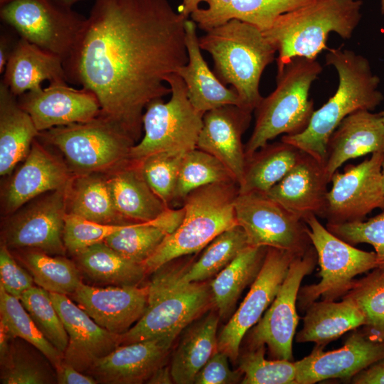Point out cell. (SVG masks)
<instances>
[{
    "mask_svg": "<svg viewBox=\"0 0 384 384\" xmlns=\"http://www.w3.org/2000/svg\"><path fill=\"white\" fill-rule=\"evenodd\" d=\"M187 19L169 0H95L63 63L67 81L92 91L100 114L136 142L144 110L171 94L166 78L188 62Z\"/></svg>",
    "mask_w": 384,
    "mask_h": 384,
    "instance_id": "1",
    "label": "cell"
},
{
    "mask_svg": "<svg viewBox=\"0 0 384 384\" xmlns=\"http://www.w3.org/2000/svg\"><path fill=\"white\" fill-rule=\"evenodd\" d=\"M326 64L338 75L335 94L314 110L307 127L294 135H283L290 144L325 163L328 140L340 122L360 110L372 111L383 100L378 90L380 78L373 74L369 60L351 50L329 48Z\"/></svg>",
    "mask_w": 384,
    "mask_h": 384,
    "instance_id": "2",
    "label": "cell"
},
{
    "mask_svg": "<svg viewBox=\"0 0 384 384\" xmlns=\"http://www.w3.org/2000/svg\"><path fill=\"white\" fill-rule=\"evenodd\" d=\"M199 45L211 55L218 79L232 85L243 108L255 110L263 97L259 90L262 74L277 52L263 31L231 19L206 31L199 38Z\"/></svg>",
    "mask_w": 384,
    "mask_h": 384,
    "instance_id": "3",
    "label": "cell"
},
{
    "mask_svg": "<svg viewBox=\"0 0 384 384\" xmlns=\"http://www.w3.org/2000/svg\"><path fill=\"white\" fill-rule=\"evenodd\" d=\"M361 0H314L280 15L263 31L278 53L277 70L295 57L316 59L331 32L349 39L361 18Z\"/></svg>",
    "mask_w": 384,
    "mask_h": 384,
    "instance_id": "4",
    "label": "cell"
},
{
    "mask_svg": "<svg viewBox=\"0 0 384 384\" xmlns=\"http://www.w3.org/2000/svg\"><path fill=\"white\" fill-rule=\"evenodd\" d=\"M238 193L235 181L208 184L191 191L182 202L184 216L180 225L142 264L146 274L177 258L198 252L218 235L238 225L234 203Z\"/></svg>",
    "mask_w": 384,
    "mask_h": 384,
    "instance_id": "5",
    "label": "cell"
},
{
    "mask_svg": "<svg viewBox=\"0 0 384 384\" xmlns=\"http://www.w3.org/2000/svg\"><path fill=\"white\" fill-rule=\"evenodd\" d=\"M322 70L316 59L302 57L277 70L275 89L255 109V127L245 144L246 158L277 136L297 134L307 127L314 112L309 90Z\"/></svg>",
    "mask_w": 384,
    "mask_h": 384,
    "instance_id": "6",
    "label": "cell"
},
{
    "mask_svg": "<svg viewBox=\"0 0 384 384\" xmlns=\"http://www.w3.org/2000/svg\"><path fill=\"white\" fill-rule=\"evenodd\" d=\"M148 284L146 309L139 320L119 336V345L151 339L173 343L188 324L213 305L209 284L179 283L171 270L154 272Z\"/></svg>",
    "mask_w": 384,
    "mask_h": 384,
    "instance_id": "7",
    "label": "cell"
},
{
    "mask_svg": "<svg viewBox=\"0 0 384 384\" xmlns=\"http://www.w3.org/2000/svg\"><path fill=\"white\" fill-rule=\"evenodd\" d=\"M38 137L63 154L74 175L116 169L130 160L135 142L119 126L100 114L85 122L41 132Z\"/></svg>",
    "mask_w": 384,
    "mask_h": 384,
    "instance_id": "8",
    "label": "cell"
},
{
    "mask_svg": "<svg viewBox=\"0 0 384 384\" xmlns=\"http://www.w3.org/2000/svg\"><path fill=\"white\" fill-rule=\"evenodd\" d=\"M171 88V98L150 102L142 117L144 134L130 151L129 159L139 162L158 152L184 155L196 148L203 114L190 102L182 78L171 73L166 78Z\"/></svg>",
    "mask_w": 384,
    "mask_h": 384,
    "instance_id": "9",
    "label": "cell"
},
{
    "mask_svg": "<svg viewBox=\"0 0 384 384\" xmlns=\"http://www.w3.org/2000/svg\"><path fill=\"white\" fill-rule=\"evenodd\" d=\"M311 245L318 256L321 280L301 287L297 296L298 307L306 311L319 298L336 301L350 289L354 278L380 267L375 252H366L342 240L311 216L304 220Z\"/></svg>",
    "mask_w": 384,
    "mask_h": 384,
    "instance_id": "10",
    "label": "cell"
},
{
    "mask_svg": "<svg viewBox=\"0 0 384 384\" xmlns=\"http://www.w3.org/2000/svg\"><path fill=\"white\" fill-rule=\"evenodd\" d=\"M0 17L21 38L58 56L63 63L87 18L55 0H11L1 5Z\"/></svg>",
    "mask_w": 384,
    "mask_h": 384,
    "instance_id": "11",
    "label": "cell"
},
{
    "mask_svg": "<svg viewBox=\"0 0 384 384\" xmlns=\"http://www.w3.org/2000/svg\"><path fill=\"white\" fill-rule=\"evenodd\" d=\"M237 223L250 246L274 247L302 256L312 245L304 220L260 192L238 193Z\"/></svg>",
    "mask_w": 384,
    "mask_h": 384,
    "instance_id": "12",
    "label": "cell"
},
{
    "mask_svg": "<svg viewBox=\"0 0 384 384\" xmlns=\"http://www.w3.org/2000/svg\"><path fill=\"white\" fill-rule=\"evenodd\" d=\"M318 264L311 245L302 256L292 261L287 274L274 299L259 321L251 328L248 346L265 345L273 359L293 360L292 342L299 321L297 302L303 278Z\"/></svg>",
    "mask_w": 384,
    "mask_h": 384,
    "instance_id": "13",
    "label": "cell"
},
{
    "mask_svg": "<svg viewBox=\"0 0 384 384\" xmlns=\"http://www.w3.org/2000/svg\"><path fill=\"white\" fill-rule=\"evenodd\" d=\"M383 152L373 153L359 164L346 166L343 173L333 174L323 215L327 223L361 221L375 208L384 210Z\"/></svg>",
    "mask_w": 384,
    "mask_h": 384,
    "instance_id": "14",
    "label": "cell"
},
{
    "mask_svg": "<svg viewBox=\"0 0 384 384\" xmlns=\"http://www.w3.org/2000/svg\"><path fill=\"white\" fill-rule=\"evenodd\" d=\"M295 257L290 252L267 247L262 267L250 291L218 336V351L233 361L238 358L243 337L274 299Z\"/></svg>",
    "mask_w": 384,
    "mask_h": 384,
    "instance_id": "15",
    "label": "cell"
},
{
    "mask_svg": "<svg viewBox=\"0 0 384 384\" xmlns=\"http://www.w3.org/2000/svg\"><path fill=\"white\" fill-rule=\"evenodd\" d=\"M68 186L50 191L14 212L4 223L3 242L8 247L34 248L63 255L66 251L63 229Z\"/></svg>",
    "mask_w": 384,
    "mask_h": 384,
    "instance_id": "16",
    "label": "cell"
},
{
    "mask_svg": "<svg viewBox=\"0 0 384 384\" xmlns=\"http://www.w3.org/2000/svg\"><path fill=\"white\" fill-rule=\"evenodd\" d=\"M316 346L311 353L296 361L297 384H314L339 378L350 381L361 370L384 359V341L373 339L362 330L354 331L338 349L324 351Z\"/></svg>",
    "mask_w": 384,
    "mask_h": 384,
    "instance_id": "17",
    "label": "cell"
},
{
    "mask_svg": "<svg viewBox=\"0 0 384 384\" xmlns=\"http://www.w3.org/2000/svg\"><path fill=\"white\" fill-rule=\"evenodd\" d=\"M66 81L50 82L18 97L20 106L41 132L49 129L90 121L100 113L96 95L85 87L75 89Z\"/></svg>",
    "mask_w": 384,
    "mask_h": 384,
    "instance_id": "18",
    "label": "cell"
},
{
    "mask_svg": "<svg viewBox=\"0 0 384 384\" xmlns=\"http://www.w3.org/2000/svg\"><path fill=\"white\" fill-rule=\"evenodd\" d=\"M148 294V284L99 287L82 282L72 296L98 325L120 336L142 316Z\"/></svg>",
    "mask_w": 384,
    "mask_h": 384,
    "instance_id": "19",
    "label": "cell"
},
{
    "mask_svg": "<svg viewBox=\"0 0 384 384\" xmlns=\"http://www.w3.org/2000/svg\"><path fill=\"white\" fill-rule=\"evenodd\" d=\"M49 294L68 335L63 361L87 373L96 361L119 346V335L98 325L67 295Z\"/></svg>",
    "mask_w": 384,
    "mask_h": 384,
    "instance_id": "20",
    "label": "cell"
},
{
    "mask_svg": "<svg viewBox=\"0 0 384 384\" xmlns=\"http://www.w3.org/2000/svg\"><path fill=\"white\" fill-rule=\"evenodd\" d=\"M252 112L234 105L206 112L196 148L218 159L241 183L246 164L242 136L248 128Z\"/></svg>",
    "mask_w": 384,
    "mask_h": 384,
    "instance_id": "21",
    "label": "cell"
},
{
    "mask_svg": "<svg viewBox=\"0 0 384 384\" xmlns=\"http://www.w3.org/2000/svg\"><path fill=\"white\" fill-rule=\"evenodd\" d=\"M330 182L324 164L302 151L292 169L266 194L304 221L323 218Z\"/></svg>",
    "mask_w": 384,
    "mask_h": 384,
    "instance_id": "22",
    "label": "cell"
},
{
    "mask_svg": "<svg viewBox=\"0 0 384 384\" xmlns=\"http://www.w3.org/2000/svg\"><path fill=\"white\" fill-rule=\"evenodd\" d=\"M67 165L50 153L36 139L19 169L4 193V209L14 213L31 200L63 188L74 175Z\"/></svg>",
    "mask_w": 384,
    "mask_h": 384,
    "instance_id": "23",
    "label": "cell"
},
{
    "mask_svg": "<svg viewBox=\"0 0 384 384\" xmlns=\"http://www.w3.org/2000/svg\"><path fill=\"white\" fill-rule=\"evenodd\" d=\"M172 343L151 339L119 345L96 361L87 371L98 383L139 384L146 382L164 361Z\"/></svg>",
    "mask_w": 384,
    "mask_h": 384,
    "instance_id": "24",
    "label": "cell"
},
{
    "mask_svg": "<svg viewBox=\"0 0 384 384\" xmlns=\"http://www.w3.org/2000/svg\"><path fill=\"white\" fill-rule=\"evenodd\" d=\"M196 29L197 25L193 20L186 21L185 44L188 60L176 71L185 83L190 102L203 114L228 105L242 107L235 89L227 87L210 70L202 55Z\"/></svg>",
    "mask_w": 384,
    "mask_h": 384,
    "instance_id": "25",
    "label": "cell"
},
{
    "mask_svg": "<svg viewBox=\"0 0 384 384\" xmlns=\"http://www.w3.org/2000/svg\"><path fill=\"white\" fill-rule=\"evenodd\" d=\"M384 151V122L379 113L360 110L346 116L331 134L324 163L330 178L346 161Z\"/></svg>",
    "mask_w": 384,
    "mask_h": 384,
    "instance_id": "26",
    "label": "cell"
},
{
    "mask_svg": "<svg viewBox=\"0 0 384 384\" xmlns=\"http://www.w3.org/2000/svg\"><path fill=\"white\" fill-rule=\"evenodd\" d=\"M314 0H210L206 9L191 14L197 26L208 31L231 19L250 23L261 31L270 28L282 14Z\"/></svg>",
    "mask_w": 384,
    "mask_h": 384,
    "instance_id": "27",
    "label": "cell"
},
{
    "mask_svg": "<svg viewBox=\"0 0 384 384\" xmlns=\"http://www.w3.org/2000/svg\"><path fill=\"white\" fill-rule=\"evenodd\" d=\"M107 178L116 210L129 223L152 220L170 208L151 190L137 161H128Z\"/></svg>",
    "mask_w": 384,
    "mask_h": 384,
    "instance_id": "28",
    "label": "cell"
},
{
    "mask_svg": "<svg viewBox=\"0 0 384 384\" xmlns=\"http://www.w3.org/2000/svg\"><path fill=\"white\" fill-rule=\"evenodd\" d=\"M44 80L68 82L63 60L20 37L6 63L1 81L18 97L41 87Z\"/></svg>",
    "mask_w": 384,
    "mask_h": 384,
    "instance_id": "29",
    "label": "cell"
},
{
    "mask_svg": "<svg viewBox=\"0 0 384 384\" xmlns=\"http://www.w3.org/2000/svg\"><path fill=\"white\" fill-rule=\"evenodd\" d=\"M303 327L296 334L297 343L314 342L325 346L347 331L363 326V313L352 300L342 297L341 302H314L306 309Z\"/></svg>",
    "mask_w": 384,
    "mask_h": 384,
    "instance_id": "30",
    "label": "cell"
},
{
    "mask_svg": "<svg viewBox=\"0 0 384 384\" xmlns=\"http://www.w3.org/2000/svg\"><path fill=\"white\" fill-rule=\"evenodd\" d=\"M40 132L16 96L0 82V174L5 176L24 159Z\"/></svg>",
    "mask_w": 384,
    "mask_h": 384,
    "instance_id": "31",
    "label": "cell"
},
{
    "mask_svg": "<svg viewBox=\"0 0 384 384\" xmlns=\"http://www.w3.org/2000/svg\"><path fill=\"white\" fill-rule=\"evenodd\" d=\"M184 208H168L156 218L147 222L122 225L104 242L123 257L143 264L158 249L166 237L180 225Z\"/></svg>",
    "mask_w": 384,
    "mask_h": 384,
    "instance_id": "32",
    "label": "cell"
},
{
    "mask_svg": "<svg viewBox=\"0 0 384 384\" xmlns=\"http://www.w3.org/2000/svg\"><path fill=\"white\" fill-rule=\"evenodd\" d=\"M66 211L67 213L102 224L131 223L116 210L107 178L102 173L73 176L67 188Z\"/></svg>",
    "mask_w": 384,
    "mask_h": 384,
    "instance_id": "33",
    "label": "cell"
},
{
    "mask_svg": "<svg viewBox=\"0 0 384 384\" xmlns=\"http://www.w3.org/2000/svg\"><path fill=\"white\" fill-rule=\"evenodd\" d=\"M267 247L247 246L209 284L213 305L221 318L234 309L242 291L257 277L266 255Z\"/></svg>",
    "mask_w": 384,
    "mask_h": 384,
    "instance_id": "34",
    "label": "cell"
},
{
    "mask_svg": "<svg viewBox=\"0 0 384 384\" xmlns=\"http://www.w3.org/2000/svg\"><path fill=\"white\" fill-rule=\"evenodd\" d=\"M219 319L218 314L211 312L184 335L173 353L171 363L175 383H193L198 372L218 351Z\"/></svg>",
    "mask_w": 384,
    "mask_h": 384,
    "instance_id": "35",
    "label": "cell"
},
{
    "mask_svg": "<svg viewBox=\"0 0 384 384\" xmlns=\"http://www.w3.org/2000/svg\"><path fill=\"white\" fill-rule=\"evenodd\" d=\"M302 151L284 142L267 143L246 158L239 193H267L292 169Z\"/></svg>",
    "mask_w": 384,
    "mask_h": 384,
    "instance_id": "36",
    "label": "cell"
},
{
    "mask_svg": "<svg viewBox=\"0 0 384 384\" xmlns=\"http://www.w3.org/2000/svg\"><path fill=\"white\" fill-rule=\"evenodd\" d=\"M75 257L82 271L98 283L139 286L146 274L142 264L123 257L104 241L87 247Z\"/></svg>",
    "mask_w": 384,
    "mask_h": 384,
    "instance_id": "37",
    "label": "cell"
},
{
    "mask_svg": "<svg viewBox=\"0 0 384 384\" xmlns=\"http://www.w3.org/2000/svg\"><path fill=\"white\" fill-rule=\"evenodd\" d=\"M247 246L245 231L236 225L214 238L197 261L181 270H171L172 275L179 283L205 282L217 275Z\"/></svg>",
    "mask_w": 384,
    "mask_h": 384,
    "instance_id": "38",
    "label": "cell"
},
{
    "mask_svg": "<svg viewBox=\"0 0 384 384\" xmlns=\"http://www.w3.org/2000/svg\"><path fill=\"white\" fill-rule=\"evenodd\" d=\"M0 326L11 338H20L37 348L55 369L64 355L55 348L38 329L20 299L0 286Z\"/></svg>",
    "mask_w": 384,
    "mask_h": 384,
    "instance_id": "39",
    "label": "cell"
},
{
    "mask_svg": "<svg viewBox=\"0 0 384 384\" xmlns=\"http://www.w3.org/2000/svg\"><path fill=\"white\" fill-rule=\"evenodd\" d=\"M62 256L37 250L24 252L22 258L38 287L48 292L72 295L82 283L80 272L73 262Z\"/></svg>",
    "mask_w": 384,
    "mask_h": 384,
    "instance_id": "40",
    "label": "cell"
},
{
    "mask_svg": "<svg viewBox=\"0 0 384 384\" xmlns=\"http://www.w3.org/2000/svg\"><path fill=\"white\" fill-rule=\"evenodd\" d=\"M235 181L229 170L215 156L197 148L181 159L173 202H183L193 190L216 183Z\"/></svg>",
    "mask_w": 384,
    "mask_h": 384,
    "instance_id": "41",
    "label": "cell"
},
{
    "mask_svg": "<svg viewBox=\"0 0 384 384\" xmlns=\"http://www.w3.org/2000/svg\"><path fill=\"white\" fill-rule=\"evenodd\" d=\"M343 297L355 302L363 313L362 331L373 339L384 341V271L375 268L354 279Z\"/></svg>",
    "mask_w": 384,
    "mask_h": 384,
    "instance_id": "42",
    "label": "cell"
},
{
    "mask_svg": "<svg viewBox=\"0 0 384 384\" xmlns=\"http://www.w3.org/2000/svg\"><path fill=\"white\" fill-rule=\"evenodd\" d=\"M265 345L248 346L238 356V369L242 373V384H297L296 362L267 360Z\"/></svg>",
    "mask_w": 384,
    "mask_h": 384,
    "instance_id": "43",
    "label": "cell"
},
{
    "mask_svg": "<svg viewBox=\"0 0 384 384\" xmlns=\"http://www.w3.org/2000/svg\"><path fill=\"white\" fill-rule=\"evenodd\" d=\"M20 301L46 338L64 355L68 335L49 292L33 286L23 293Z\"/></svg>",
    "mask_w": 384,
    "mask_h": 384,
    "instance_id": "44",
    "label": "cell"
},
{
    "mask_svg": "<svg viewBox=\"0 0 384 384\" xmlns=\"http://www.w3.org/2000/svg\"><path fill=\"white\" fill-rule=\"evenodd\" d=\"M183 156L158 152L138 162L142 175L151 190L169 207L174 201Z\"/></svg>",
    "mask_w": 384,
    "mask_h": 384,
    "instance_id": "45",
    "label": "cell"
},
{
    "mask_svg": "<svg viewBox=\"0 0 384 384\" xmlns=\"http://www.w3.org/2000/svg\"><path fill=\"white\" fill-rule=\"evenodd\" d=\"M326 228L334 235L352 245L359 243L371 245L380 262L378 269L384 271V210L367 221L327 223Z\"/></svg>",
    "mask_w": 384,
    "mask_h": 384,
    "instance_id": "46",
    "label": "cell"
},
{
    "mask_svg": "<svg viewBox=\"0 0 384 384\" xmlns=\"http://www.w3.org/2000/svg\"><path fill=\"white\" fill-rule=\"evenodd\" d=\"M122 225L98 223L66 213L63 229V242L66 251L76 255L87 247L104 241Z\"/></svg>",
    "mask_w": 384,
    "mask_h": 384,
    "instance_id": "47",
    "label": "cell"
},
{
    "mask_svg": "<svg viewBox=\"0 0 384 384\" xmlns=\"http://www.w3.org/2000/svg\"><path fill=\"white\" fill-rule=\"evenodd\" d=\"M1 361L2 384L51 383V377L36 361L20 353L10 345L7 355Z\"/></svg>",
    "mask_w": 384,
    "mask_h": 384,
    "instance_id": "48",
    "label": "cell"
},
{
    "mask_svg": "<svg viewBox=\"0 0 384 384\" xmlns=\"http://www.w3.org/2000/svg\"><path fill=\"white\" fill-rule=\"evenodd\" d=\"M4 242L0 247V286L9 294L20 299L32 287L34 280L14 260Z\"/></svg>",
    "mask_w": 384,
    "mask_h": 384,
    "instance_id": "49",
    "label": "cell"
},
{
    "mask_svg": "<svg viewBox=\"0 0 384 384\" xmlns=\"http://www.w3.org/2000/svg\"><path fill=\"white\" fill-rule=\"evenodd\" d=\"M229 357L218 351L196 374L195 384H232L238 383L242 373L238 369L231 370L228 364Z\"/></svg>",
    "mask_w": 384,
    "mask_h": 384,
    "instance_id": "50",
    "label": "cell"
},
{
    "mask_svg": "<svg viewBox=\"0 0 384 384\" xmlns=\"http://www.w3.org/2000/svg\"><path fill=\"white\" fill-rule=\"evenodd\" d=\"M57 383L60 384H96L98 381L91 375L75 369L64 361L55 368Z\"/></svg>",
    "mask_w": 384,
    "mask_h": 384,
    "instance_id": "51",
    "label": "cell"
},
{
    "mask_svg": "<svg viewBox=\"0 0 384 384\" xmlns=\"http://www.w3.org/2000/svg\"><path fill=\"white\" fill-rule=\"evenodd\" d=\"M350 381L353 384H384V359L361 370Z\"/></svg>",
    "mask_w": 384,
    "mask_h": 384,
    "instance_id": "52",
    "label": "cell"
},
{
    "mask_svg": "<svg viewBox=\"0 0 384 384\" xmlns=\"http://www.w3.org/2000/svg\"><path fill=\"white\" fill-rule=\"evenodd\" d=\"M16 41H14L9 34L1 33L0 37V73H4Z\"/></svg>",
    "mask_w": 384,
    "mask_h": 384,
    "instance_id": "53",
    "label": "cell"
},
{
    "mask_svg": "<svg viewBox=\"0 0 384 384\" xmlns=\"http://www.w3.org/2000/svg\"><path fill=\"white\" fill-rule=\"evenodd\" d=\"M149 384H171L174 383L171 368L163 365L158 368L146 382Z\"/></svg>",
    "mask_w": 384,
    "mask_h": 384,
    "instance_id": "54",
    "label": "cell"
},
{
    "mask_svg": "<svg viewBox=\"0 0 384 384\" xmlns=\"http://www.w3.org/2000/svg\"><path fill=\"white\" fill-rule=\"evenodd\" d=\"M210 0H183L181 11H179L186 18L199 9L200 3L205 1L207 4Z\"/></svg>",
    "mask_w": 384,
    "mask_h": 384,
    "instance_id": "55",
    "label": "cell"
},
{
    "mask_svg": "<svg viewBox=\"0 0 384 384\" xmlns=\"http://www.w3.org/2000/svg\"><path fill=\"white\" fill-rule=\"evenodd\" d=\"M60 4H63L65 6L72 7L75 4L85 0H55Z\"/></svg>",
    "mask_w": 384,
    "mask_h": 384,
    "instance_id": "56",
    "label": "cell"
},
{
    "mask_svg": "<svg viewBox=\"0 0 384 384\" xmlns=\"http://www.w3.org/2000/svg\"><path fill=\"white\" fill-rule=\"evenodd\" d=\"M382 189H383V193L384 195V159H383V161L382 164Z\"/></svg>",
    "mask_w": 384,
    "mask_h": 384,
    "instance_id": "57",
    "label": "cell"
},
{
    "mask_svg": "<svg viewBox=\"0 0 384 384\" xmlns=\"http://www.w3.org/2000/svg\"><path fill=\"white\" fill-rule=\"evenodd\" d=\"M380 11L381 14L384 15V0H380Z\"/></svg>",
    "mask_w": 384,
    "mask_h": 384,
    "instance_id": "58",
    "label": "cell"
},
{
    "mask_svg": "<svg viewBox=\"0 0 384 384\" xmlns=\"http://www.w3.org/2000/svg\"><path fill=\"white\" fill-rule=\"evenodd\" d=\"M11 0H0V6L2 5V4H4L6 2H9Z\"/></svg>",
    "mask_w": 384,
    "mask_h": 384,
    "instance_id": "59",
    "label": "cell"
},
{
    "mask_svg": "<svg viewBox=\"0 0 384 384\" xmlns=\"http://www.w3.org/2000/svg\"><path fill=\"white\" fill-rule=\"evenodd\" d=\"M379 114L381 117L383 122H384V110L381 112H379Z\"/></svg>",
    "mask_w": 384,
    "mask_h": 384,
    "instance_id": "60",
    "label": "cell"
}]
</instances>
